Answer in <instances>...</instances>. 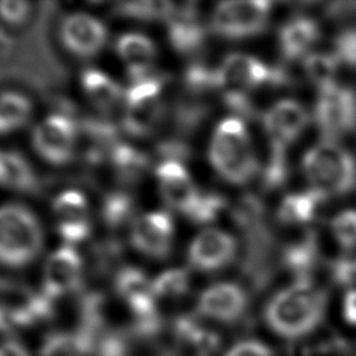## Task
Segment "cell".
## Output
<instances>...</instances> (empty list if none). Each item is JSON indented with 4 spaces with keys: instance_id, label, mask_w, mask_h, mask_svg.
Returning a JSON list of instances; mask_svg holds the SVG:
<instances>
[{
    "instance_id": "obj_1",
    "label": "cell",
    "mask_w": 356,
    "mask_h": 356,
    "mask_svg": "<svg viewBox=\"0 0 356 356\" xmlns=\"http://www.w3.org/2000/svg\"><path fill=\"white\" fill-rule=\"evenodd\" d=\"M324 310V292L309 280L300 278L268 300L264 309V320L275 334L296 339L318 327Z\"/></svg>"
},
{
    "instance_id": "obj_2",
    "label": "cell",
    "mask_w": 356,
    "mask_h": 356,
    "mask_svg": "<svg viewBox=\"0 0 356 356\" xmlns=\"http://www.w3.org/2000/svg\"><path fill=\"white\" fill-rule=\"evenodd\" d=\"M207 156L214 171L234 185L249 182L259 170L245 121L236 115H229L217 124Z\"/></svg>"
},
{
    "instance_id": "obj_3",
    "label": "cell",
    "mask_w": 356,
    "mask_h": 356,
    "mask_svg": "<svg viewBox=\"0 0 356 356\" xmlns=\"http://www.w3.org/2000/svg\"><path fill=\"white\" fill-rule=\"evenodd\" d=\"M302 171L310 189L323 197L342 196L356 185V161L341 145L325 140L306 150Z\"/></svg>"
},
{
    "instance_id": "obj_4",
    "label": "cell",
    "mask_w": 356,
    "mask_h": 356,
    "mask_svg": "<svg viewBox=\"0 0 356 356\" xmlns=\"http://www.w3.org/2000/svg\"><path fill=\"white\" fill-rule=\"evenodd\" d=\"M43 246L42 227L26 207L0 206V264L24 267L32 263Z\"/></svg>"
},
{
    "instance_id": "obj_5",
    "label": "cell",
    "mask_w": 356,
    "mask_h": 356,
    "mask_svg": "<svg viewBox=\"0 0 356 356\" xmlns=\"http://www.w3.org/2000/svg\"><path fill=\"white\" fill-rule=\"evenodd\" d=\"M270 13L271 4L263 0L222 1L213 11L211 28L227 39L256 36L266 29Z\"/></svg>"
},
{
    "instance_id": "obj_6",
    "label": "cell",
    "mask_w": 356,
    "mask_h": 356,
    "mask_svg": "<svg viewBox=\"0 0 356 356\" xmlns=\"http://www.w3.org/2000/svg\"><path fill=\"white\" fill-rule=\"evenodd\" d=\"M314 121L318 128L337 136L356 128V93L353 89L334 82L318 90L314 106Z\"/></svg>"
},
{
    "instance_id": "obj_7",
    "label": "cell",
    "mask_w": 356,
    "mask_h": 356,
    "mask_svg": "<svg viewBox=\"0 0 356 356\" xmlns=\"http://www.w3.org/2000/svg\"><path fill=\"white\" fill-rule=\"evenodd\" d=\"M161 85L153 76L135 79L125 93V128L134 135H147L161 117Z\"/></svg>"
},
{
    "instance_id": "obj_8",
    "label": "cell",
    "mask_w": 356,
    "mask_h": 356,
    "mask_svg": "<svg viewBox=\"0 0 356 356\" xmlns=\"http://www.w3.org/2000/svg\"><path fill=\"white\" fill-rule=\"evenodd\" d=\"M76 127L65 115L51 114L33 129L32 145L36 153L54 165L68 163L76 147Z\"/></svg>"
},
{
    "instance_id": "obj_9",
    "label": "cell",
    "mask_w": 356,
    "mask_h": 356,
    "mask_svg": "<svg viewBox=\"0 0 356 356\" xmlns=\"http://www.w3.org/2000/svg\"><path fill=\"white\" fill-rule=\"evenodd\" d=\"M174 239V221L167 211H149L136 217L131 228V242L142 254L163 259L168 256Z\"/></svg>"
},
{
    "instance_id": "obj_10",
    "label": "cell",
    "mask_w": 356,
    "mask_h": 356,
    "mask_svg": "<svg viewBox=\"0 0 356 356\" xmlns=\"http://www.w3.org/2000/svg\"><path fill=\"white\" fill-rule=\"evenodd\" d=\"M309 120L307 110L299 102L282 99L264 111L261 124L273 147L285 149L302 135Z\"/></svg>"
},
{
    "instance_id": "obj_11",
    "label": "cell",
    "mask_w": 356,
    "mask_h": 356,
    "mask_svg": "<svg viewBox=\"0 0 356 356\" xmlns=\"http://www.w3.org/2000/svg\"><path fill=\"white\" fill-rule=\"evenodd\" d=\"M236 254V241L220 228H204L188 248L189 264L200 271H217L228 266Z\"/></svg>"
},
{
    "instance_id": "obj_12",
    "label": "cell",
    "mask_w": 356,
    "mask_h": 356,
    "mask_svg": "<svg viewBox=\"0 0 356 356\" xmlns=\"http://www.w3.org/2000/svg\"><path fill=\"white\" fill-rule=\"evenodd\" d=\"M60 38L68 51L78 57L97 54L107 42V29L88 13H72L60 25Z\"/></svg>"
},
{
    "instance_id": "obj_13",
    "label": "cell",
    "mask_w": 356,
    "mask_h": 356,
    "mask_svg": "<svg viewBox=\"0 0 356 356\" xmlns=\"http://www.w3.org/2000/svg\"><path fill=\"white\" fill-rule=\"evenodd\" d=\"M217 71L220 88L236 92H246L278 79L277 72L267 64L243 53L227 56Z\"/></svg>"
},
{
    "instance_id": "obj_14",
    "label": "cell",
    "mask_w": 356,
    "mask_h": 356,
    "mask_svg": "<svg viewBox=\"0 0 356 356\" xmlns=\"http://www.w3.org/2000/svg\"><path fill=\"white\" fill-rule=\"evenodd\" d=\"M57 231L67 242L75 245L88 238L90 231L89 204L85 195L76 189L60 192L51 204Z\"/></svg>"
},
{
    "instance_id": "obj_15",
    "label": "cell",
    "mask_w": 356,
    "mask_h": 356,
    "mask_svg": "<svg viewBox=\"0 0 356 356\" xmlns=\"http://www.w3.org/2000/svg\"><path fill=\"white\" fill-rule=\"evenodd\" d=\"M82 278V259L78 252L70 246H61L54 250L44 263L43 291L50 300L75 291Z\"/></svg>"
},
{
    "instance_id": "obj_16",
    "label": "cell",
    "mask_w": 356,
    "mask_h": 356,
    "mask_svg": "<svg viewBox=\"0 0 356 356\" xmlns=\"http://www.w3.org/2000/svg\"><path fill=\"white\" fill-rule=\"evenodd\" d=\"M156 178L165 204L188 214L200 195L189 171L178 160H165L156 168Z\"/></svg>"
},
{
    "instance_id": "obj_17",
    "label": "cell",
    "mask_w": 356,
    "mask_h": 356,
    "mask_svg": "<svg viewBox=\"0 0 356 356\" xmlns=\"http://www.w3.org/2000/svg\"><path fill=\"white\" fill-rule=\"evenodd\" d=\"M248 306V296L242 286L234 282H217L207 286L197 299V312L221 323L241 318Z\"/></svg>"
},
{
    "instance_id": "obj_18",
    "label": "cell",
    "mask_w": 356,
    "mask_h": 356,
    "mask_svg": "<svg viewBox=\"0 0 356 356\" xmlns=\"http://www.w3.org/2000/svg\"><path fill=\"white\" fill-rule=\"evenodd\" d=\"M115 50L134 81L149 75L157 56L153 40L138 32L121 35L115 42Z\"/></svg>"
},
{
    "instance_id": "obj_19",
    "label": "cell",
    "mask_w": 356,
    "mask_h": 356,
    "mask_svg": "<svg viewBox=\"0 0 356 356\" xmlns=\"http://www.w3.org/2000/svg\"><path fill=\"white\" fill-rule=\"evenodd\" d=\"M220 345L218 337L189 317L175 324L172 356H211Z\"/></svg>"
},
{
    "instance_id": "obj_20",
    "label": "cell",
    "mask_w": 356,
    "mask_h": 356,
    "mask_svg": "<svg viewBox=\"0 0 356 356\" xmlns=\"http://www.w3.org/2000/svg\"><path fill=\"white\" fill-rule=\"evenodd\" d=\"M320 35L317 24L307 17H295L286 21L278 32L281 53L288 60H296L310 54V49Z\"/></svg>"
},
{
    "instance_id": "obj_21",
    "label": "cell",
    "mask_w": 356,
    "mask_h": 356,
    "mask_svg": "<svg viewBox=\"0 0 356 356\" xmlns=\"http://www.w3.org/2000/svg\"><path fill=\"white\" fill-rule=\"evenodd\" d=\"M81 83L89 102L100 110L114 108L124 97L121 86L107 74L96 68L85 70Z\"/></svg>"
},
{
    "instance_id": "obj_22",
    "label": "cell",
    "mask_w": 356,
    "mask_h": 356,
    "mask_svg": "<svg viewBox=\"0 0 356 356\" xmlns=\"http://www.w3.org/2000/svg\"><path fill=\"white\" fill-rule=\"evenodd\" d=\"M324 197L313 189L286 195L278 207V218L284 224L298 225L313 220L318 203Z\"/></svg>"
},
{
    "instance_id": "obj_23",
    "label": "cell",
    "mask_w": 356,
    "mask_h": 356,
    "mask_svg": "<svg viewBox=\"0 0 356 356\" xmlns=\"http://www.w3.org/2000/svg\"><path fill=\"white\" fill-rule=\"evenodd\" d=\"M92 338L83 331L54 332L44 338L39 349V356H90Z\"/></svg>"
},
{
    "instance_id": "obj_24",
    "label": "cell",
    "mask_w": 356,
    "mask_h": 356,
    "mask_svg": "<svg viewBox=\"0 0 356 356\" xmlns=\"http://www.w3.org/2000/svg\"><path fill=\"white\" fill-rule=\"evenodd\" d=\"M35 174L28 161L15 152H0V185L14 191L33 188Z\"/></svg>"
},
{
    "instance_id": "obj_25",
    "label": "cell",
    "mask_w": 356,
    "mask_h": 356,
    "mask_svg": "<svg viewBox=\"0 0 356 356\" xmlns=\"http://www.w3.org/2000/svg\"><path fill=\"white\" fill-rule=\"evenodd\" d=\"M31 115L32 104L28 97L18 92H3L0 95V135L22 128Z\"/></svg>"
},
{
    "instance_id": "obj_26",
    "label": "cell",
    "mask_w": 356,
    "mask_h": 356,
    "mask_svg": "<svg viewBox=\"0 0 356 356\" xmlns=\"http://www.w3.org/2000/svg\"><path fill=\"white\" fill-rule=\"evenodd\" d=\"M168 33L171 44L181 53L195 51L204 38V31L200 24L186 14L171 19Z\"/></svg>"
},
{
    "instance_id": "obj_27",
    "label": "cell",
    "mask_w": 356,
    "mask_h": 356,
    "mask_svg": "<svg viewBox=\"0 0 356 356\" xmlns=\"http://www.w3.org/2000/svg\"><path fill=\"white\" fill-rule=\"evenodd\" d=\"M339 67V61L332 53H310L303 58V70L312 83L318 90L337 82L335 75Z\"/></svg>"
},
{
    "instance_id": "obj_28",
    "label": "cell",
    "mask_w": 356,
    "mask_h": 356,
    "mask_svg": "<svg viewBox=\"0 0 356 356\" xmlns=\"http://www.w3.org/2000/svg\"><path fill=\"white\" fill-rule=\"evenodd\" d=\"M152 288L156 300L181 298L189 289L188 273L181 268H170L152 281Z\"/></svg>"
},
{
    "instance_id": "obj_29",
    "label": "cell",
    "mask_w": 356,
    "mask_h": 356,
    "mask_svg": "<svg viewBox=\"0 0 356 356\" xmlns=\"http://www.w3.org/2000/svg\"><path fill=\"white\" fill-rule=\"evenodd\" d=\"M317 257V246L312 238H305L303 241L291 243L284 252L285 266L303 275L313 264Z\"/></svg>"
},
{
    "instance_id": "obj_30",
    "label": "cell",
    "mask_w": 356,
    "mask_h": 356,
    "mask_svg": "<svg viewBox=\"0 0 356 356\" xmlns=\"http://www.w3.org/2000/svg\"><path fill=\"white\" fill-rule=\"evenodd\" d=\"M330 229L337 243L343 250L356 248V210L346 209L335 214L330 222Z\"/></svg>"
},
{
    "instance_id": "obj_31",
    "label": "cell",
    "mask_w": 356,
    "mask_h": 356,
    "mask_svg": "<svg viewBox=\"0 0 356 356\" xmlns=\"http://www.w3.org/2000/svg\"><path fill=\"white\" fill-rule=\"evenodd\" d=\"M121 13L142 19H156L171 17L174 14L172 4L164 1H138L121 4Z\"/></svg>"
},
{
    "instance_id": "obj_32",
    "label": "cell",
    "mask_w": 356,
    "mask_h": 356,
    "mask_svg": "<svg viewBox=\"0 0 356 356\" xmlns=\"http://www.w3.org/2000/svg\"><path fill=\"white\" fill-rule=\"evenodd\" d=\"M222 206L224 202L220 196L211 193H200L195 206L186 216L195 222H210L220 214Z\"/></svg>"
},
{
    "instance_id": "obj_33",
    "label": "cell",
    "mask_w": 356,
    "mask_h": 356,
    "mask_svg": "<svg viewBox=\"0 0 356 356\" xmlns=\"http://www.w3.org/2000/svg\"><path fill=\"white\" fill-rule=\"evenodd\" d=\"M339 64L356 68V28H348L339 32L334 40V51Z\"/></svg>"
},
{
    "instance_id": "obj_34",
    "label": "cell",
    "mask_w": 356,
    "mask_h": 356,
    "mask_svg": "<svg viewBox=\"0 0 356 356\" xmlns=\"http://www.w3.org/2000/svg\"><path fill=\"white\" fill-rule=\"evenodd\" d=\"M132 213V202L124 195H111L104 202L103 214L108 224L120 225L128 220Z\"/></svg>"
},
{
    "instance_id": "obj_35",
    "label": "cell",
    "mask_w": 356,
    "mask_h": 356,
    "mask_svg": "<svg viewBox=\"0 0 356 356\" xmlns=\"http://www.w3.org/2000/svg\"><path fill=\"white\" fill-rule=\"evenodd\" d=\"M32 7L26 1L4 0L0 1V18L10 25H21L31 15Z\"/></svg>"
},
{
    "instance_id": "obj_36",
    "label": "cell",
    "mask_w": 356,
    "mask_h": 356,
    "mask_svg": "<svg viewBox=\"0 0 356 356\" xmlns=\"http://www.w3.org/2000/svg\"><path fill=\"white\" fill-rule=\"evenodd\" d=\"M285 149L273 147V157L264 168V181L268 186H277L285 181L286 163L284 156Z\"/></svg>"
},
{
    "instance_id": "obj_37",
    "label": "cell",
    "mask_w": 356,
    "mask_h": 356,
    "mask_svg": "<svg viewBox=\"0 0 356 356\" xmlns=\"http://www.w3.org/2000/svg\"><path fill=\"white\" fill-rule=\"evenodd\" d=\"M225 356H273L271 349L256 339H246L235 343Z\"/></svg>"
},
{
    "instance_id": "obj_38",
    "label": "cell",
    "mask_w": 356,
    "mask_h": 356,
    "mask_svg": "<svg viewBox=\"0 0 356 356\" xmlns=\"http://www.w3.org/2000/svg\"><path fill=\"white\" fill-rule=\"evenodd\" d=\"M114 159H115L117 167L121 168L124 172H128V174H132V172L138 171L143 165L142 156L136 154L135 150H132L129 147L117 149V152L114 153Z\"/></svg>"
},
{
    "instance_id": "obj_39",
    "label": "cell",
    "mask_w": 356,
    "mask_h": 356,
    "mask_svg": "<svg viewBox=\"0 0 356 356\" xmlns=\"http://www.w3.org/2000/svg\"><path fill=\"white\" fill-rule=\"evenodd\" d=\"M342 316L350 325H356V288H350L342 300Z\"/></svg>"
},
{
    "instance_id": "obj_40",
    "label": "cell",
    "mask_w": 356,
    "mask_h": 356,
    "mask_svg": "<svg viewBox=\"0 0 356 356\" xmlns=\"http://www.w3.org/2000/svg\"><path fill=\"white\" fill-rule=\"evenodd\" d=\"M0 356H31V355L22 345L14 341H8L0 345Z\"/></svg>"
}]
</instances>
